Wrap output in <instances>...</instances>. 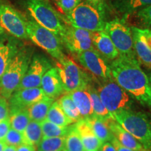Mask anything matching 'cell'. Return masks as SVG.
<instances>
[{
    "mask_svg": "<svg viewBox=\"0 0 151 151\" xmlns=\"http://www.w3.org/2000/svg\"><path fill=\"white\" fill-rule=\"evenodd\" d=\"M93 32L67 24L65 33L61 39L62 44L76 55L94 48L92 44Z\"/></svg>",
    "mask_w": 151,
    "mask_h": 151,
    "instance_id": "7c38bea8",
    "label": "cell"
},
{
    "mask_svg": "<svg viewBox=\"0 0 151 151\" xmlns=\"http://www.w3.org/2000/svg\"><path fill=\"white\" fill-rule=\"evenodd\" d=\"M9 117V105L8 99L0 94V121Z\"/></svg>",
    "mask_w": 151,
    "mask_h": 151,
    "instance_id": "d590c367",
    "label": "cell"
},
{
    "mask_svg": "<svg viewBox=\"0 0 151 151\" xmlns=\"http://www.w3.org/2000/svg\"><path fill=\"white\" fill-rule=\"evenodd\" d=\"M22 134L26 143L37 146L43 138L41 122L31 120Z\"/></svg>",
    "mask_w": 151,
    "mask_h": 151,
    "instance_id": "f1b7e54d",
    "label": "cell"
},
{
    "mask_svg": "<svg viewBox=\"0 0 151 151\" xmlns=\"http://www.w3.org/2000/svg\"><path fill=\"white\" fill-rule=\"evenodd\" d=\"M26 31L29 39L58 61L65 56L59 37L37 23L32 17L26 18Z\"/></svg>",
    "mask_w": 151,
    "mask_h": 151,
    "instance_id": "8992f818",
    "label": "cell"
},
{
    "mask_svg": "<svg viewBox=\"0 0 151 151\" xmlns=\"http://www.w3.org/2000/svg\"><path fill=\"white\" fill-rule=\"evenodd\" d=\"M58 103L61 107L62 111L68 118H70L73 122H76L82 119L79 111L76 106L72 98L69 93L64 94L58 100Z\"/></svg>",
    "mask_w": 151,
    "mask_h": 151,
    "instance_id": "4316f807",
    "label": "cell"
},
{
    "mask_svg": "<svg viewBox=\"0 0 151 151\" xmlns=\"http://www.w3.org/2000/svg\"><path fill=\"white\" fill-rule=\"evenodd\" d=\"M9 119L11 127L21 133H23L27 124L31 121L27 109L10 113Z\"/></svg>",
    "mask_w": 151,
    "mask_h": 151,
    "instance_id": "83f0119b",
    "label": "cell"
},
{
    "mask_svg": "<svg viewBox=\"0 0 151 151\" xmlns=\"http://www.w3.org/2000/svg\"><path fill=\"white\" fill-rule=\"evenodd\" d=\"M58 151H67V150H66V149H65V148H62V149H61V150H58Z\"/></svg>",
    "mask_w": 151,
    "mask_h": 151,
    "instance_id": "7dc6e473",
    "label": "cell"
},
{
    "mask_svg": "<svg viewBox=\"0 0 151 151\" xmlns=\"http://www.w3.org/2000/svg\"><path fill=\"white\" fill-rule=\"evenodd\" d=\"M106 122L108 124L109 129L113 136L119 141L120 144L124 147L137 151L145 150L142 145L113 118L108 119L106 120Z\"/></svg>",
    "mask_w": 151,
    "mask_h": 151,
    "instance_id": "e0dca14e",
    "label": "cell"
},
{
    "mask_svg": "<svg viewBox=\"0 0 151 151\" xmlns=\"http://www.w3.org/2000/svg\"><path fill=\"white\" fill-rule=\"evenodd\" d=\"M4 141L6 145L15 147H18L21 144L26 143L23 134L12 129L11 127L9 130Z\"/></svg>",
    "mask_w": 151,
    "mask_h": 151,
    "instance_id": "d6a6232c",
    "label": "cell"
},
{
    "mask_svg": "<svg viewBox=\"0 0 151 151\" xmlns=\"http://www.w3.org/2000/svg\"><path fill=\"white\" fill-rule=\"evenodd\" d=\"M144 151H150V150H145Z\"/></svg>",
    "mask_w": 151,
    "mask_h": 151,
    "instance_id": "c3c4849f",
    "label": "cell"
},
{
    "mask_svg": "<svg viewBox=\"0 0 151 151\" xmlns=\"http://www.w3.org/2000/svg\"><path fill=\"white\" fill-rule=\"evenodd\" d=\"M87 90H88L90 100H91L94 116L103 120H106L109 118H113L101 101L97 89L93 86L91 82L88 84Z\"/></svg>",
    "mask_w": 151,
    "mask_h": 151,
    "instance_id": "603a6c76",
    "label": "cell"
},
{
    "mask_svg": "<svg viewBox=\"0 0 151 151\" xmlns=\"http://www.w3.org/2000/svg\"><path fill=\"white\" fill-rule=\"evenodd\" d=\"M57 69L66 93L87 88L91 80L69 57L65 56L57 62Z\"/></svg>",
    "mask_w": 151,
    "mask_h": 151,
    "instance_id": "ba28073f",
    "label": "cell"
},
{
    "mask_svg": "<svg viewBox=\"0 0 151 151\" xmlns=\"http://www.w3.org/2000/svg\"><path fill=\"white\" fill-rule=\"evenodd\" d=\"M30 16L37 23L61 39L65 33L66 24L62 17L48 0H24Z\"/></svg>",
    "mask_w": 151,
    "mask_h": 151,
    "instance_id": "5b68a950",
    "label": "cell"
},
{
    "mask_svg": "<svg viewBox=\"0 0 151 151\" xmlns=\"http://www.w3.org/2000/svg\"><path fill=\"white\" fill-rule=\"evenodd\" d=\"M99 151H116V150L111 142H106L102 143Z\"/></svg>",
    "mask_w": 151,
    "mask_h": 151,
    "instance_id": "60d3db41",
    "label": "cell"
},
{
    "mask_svg": "<svg viewBox=\"0 0 151 151\" xmlns=\"http://www.w3.org/2000/svg\"><path fill=\"white\" fill-rule=\"evenodd\" d=\"M68 24L92 32L103 31L106 24V12L102 2L92 4L81 1L65 16Z\"/></svg>",
    "mask_w": 151,
    "mask_h": 151,
    "instance_id": "7a4b0ae2",
    "label": "cell"
},
{
    "mask_svg": "<svg viewBox=\"0 0 151 151\" xmlns=\"http://www.w3.org/2000/svg\"><path fill=\"white\" fill-rule=\"evenodd\" d=\"M53 99L46 96L27 108L30 120L41 122L46 120L50 106L54 102Z\"/></svg>",
    "mask_w": 151,
    "mask_h": 151,
    "instance_id": "cb8c5ba5",
    "label": "cell"
},
{
    "mask_svg": "<svg viewBox=\"0 0 151 151\" xmlns=\"http://www.w3.org/2000/svg\"><path fill=\"white\" fill-rule=\"evenodd\" d=\"M23 46L20 39L4 32L0 35V80L14 56Z\"/></svg>",
    "mask_w": 151,
    "mask_h": 151,
    "instance_id": "9a60e30c",
    "label": "cell"
},
{
    "mask_svg": "<svg viewBox=\"0 0 151 151\" xmlns=\"http://www.w3.org/2000/svg\"><path fill=\"white\" fill-rule=\"evenodd\" d=\"M82 0H54L56 6L65 16L71 13Z\"/></svg>",
    "mask_w": 151,
    "mask_h": 151,
    "instance_id": "836d02e7",
    "label": "cell"
},
{
    "mask_svg": "<svg viewBox=\"0 0 151 151\" xmlns=\"http://www.w3.org/2000/svg\"><path fill=\"white\" fill-rule=\"evenodd\" d=\"M16 151H36V147L28 143H23L16 147Z\"/></svg>",
    "mask_w": 151,
    "mask_h": 151,
    "instance_id": "ab89813d",
    "label": "cell"
},
{
    "mask_svg": "<svg viewBox=\"0 0 151 151\" xmlns=\"http://www.w3.org/2000/svg\"><path fill=\"white\" fill-rule=\"evenodd\" d=\"M131 29L136 58L139 63L151 68V49L143 39L140 28L132 27Z\"/></svg>",
    "mask_w": 151,
    "mask_h": 151,
    "instance_id": "ffe728a7",
    "label": "cell"
},
{
    "mask_svg": "<svg viewBox=\"0 0 151 151\" xmlns=\"http://www.w3.org/2000/svg\"><path fill=\"white\" fill-rule=\"evenodd\" d=\"M0 24L4 31L18 39H28L26 18L7 4H0Z\"/></svg>",
    "mask_w": 151,
    "mask_h": 151,
    "instance_id": "8fae6325",
    "label": "cell"
},
{
    "mask_svg": "<svg viewBox=\"0 0 151 151\" xmlns=\"http://www.w3.org/2000/svg\"><path fill=\"white\" fill-rule=\"evenodd\" d=\"M3 151H16V147L6 145Z\"/></svg>",
    "mask_w": 151,
    "mask_h": 151,
    "instance_id": "b9f144b4",
    "label": "cell"
},
{
    "mask_svg": "<svg viewBox=\"0 0 151 151\" xmlns=\"http://www.w3.org/2000/svg\"><path fill=\"white\" fill-rule=\"evenodd\" d=\"M10 129L11 124L9 118L0 121V141H4L6 136Z\"/></svg>",
    "mask_w": 151,
    "mask_h": 151,
    "instance_id": "8d00e7d4",
    "label": "cell"
},
{
    "mask_svg": "<svg viewBox=\"0 0 151 151\" xmlns=\"http://www.w3.org/2000/svg\"><path fill=\"white\" fill-rule=\"evenodd\" d=\"M50 68L52 64L46 56L41 54L33 55L27 72L16 90L40 88L43 76Z\"/></svg>",
    "mask_w": 151,
    "mask_h": 151,
    "instance_id": "4fadbf2b",
    "label": "cell"
},
{
    "mask_svg": "<svg viewBox=\"0 0 151 151\" xmlns=\"http://www.w3.org/2000/svg\"><path fill=\"white\" fill-rule=\"evenodd\" d=\"M5 146H6V144L4 141H0V151H3Z\"/></svg>",
    "mask_w": 151,
    "mask_h": 151,
    "instance_id": "ee69618b",
    "label": "cell"
},
{
    "mask_svg": "<svg viewBox=\"0 0 151 151\" xmlns=\"http://www.w3.org/2000/svg\"><path fill=\"white\" fill-rule=\"evenodd\" d=\"M140 32L144 41L151 49V29H140Z\"/></svg>",
    "mask_w": 151,
    "mask_h": 151,
    "instance_id": "74e56055",
    "label": "cell"
},
{
    "mask_svg": "<svg viewBox=\"0 0 151 151\" xmlns=\"http://www.w3.org/2000/svg\"><path fill=\"white\" fill-rule=\"evenodd\" d=\"M147 76H148V79H149V81H150V85H151V71L148 73V74H147Z\"/></svg>",
    "mask_w": 151,
    "mask_h": 151,
    "instance_id": "f6af8a7d",
    "label": "cell"
},
{
    "mask_svg": "<svg viewBox=\"0 0 151 151\" xmlns=\"http://www.w3.org/2000/svg\"><path fill=\"white\" fill-rule=\"evenodd\" d=\"M86 120L92 128L94 134L97 136L101 143L111 142L113 136L109 129L106 120H103L94 116Z\"/></svg>",
    "mask_w": 151,
    "mask_h": 151,
    "instance_id": "d4e9b609",
    "label": "cell"
},
{
    "mask_svg": "<svg viewBox=\"0 0 151 151\" xmlns=\"http://www.w3.org/2000/svg\"><path fill=\"white\" fill-rule=\"evenodd\" d=\"M33 49L22 46L13 58L0 80V94L7 99L16 91L29 67Z\"/></svg>",
    "mask_w": 151,
    "mask_h": 151,
    "instance_id": "277c9868",
    "label": "cell"
},
{
    "mask_svg": "<svg viewBox=\"0 0 151 151\" xmlns=\"http://www.w3.org/2000/svg\"><path fill=\"white\" fill-rule=\"evenodd\" d=\"M104 31L108 35L119 52V55L136 58L132 29L124 20L116 18L106 22Z\"/></svg>",
    "mask_w": 151,
    "mask_h": 151,
    "instance_id": "9c48e42d",
    "label": "cell"
},
{
    "mask_svg": "<svg viewBox=\"0 0 151 151\" xmlns=\"http://www.w3.org/2000/svg\"><path fill=\"white\" fill-rule=\"evenodd\" d=\"M46 120L62 127H66L74 123L70 118L66 116L58 101H54L50 106Z\"/></svg>",
    "mask_w": 151,
    "mask_h": 151,
    "instance_id": "484cf974",
    "label": "cell"
},
{
    "mask_svg": "<svg viewBox=\"0 0 151 151\" xmlns=\"http://www.w3.org/2000/svg\"><path fill=\"white\" fill-rule=\"evenodd\" d=\"M92 44L96 50L107 60L112 61L119 57L118 50L110 37L104 30L93 32Z\"/></svg>",
    "mask_w": 151,
    "mask_h": 151,
    "instance_id": "ac0fdd59",
    "label": "cell"
},
{
    "mask_svg": "<svg viewBox=\"0 0 151 151\" xmlns=\"http://www.w3.org/2000/svg\"><path fill=\"white\" fill-rule=\"evenodd\" d=\"M111 143H112L113 146L115 147L116 151H137L134 150H132V149L128 148L127 147L123 146L122 144H120V143H119V141L117 140L114 137H113V139H111Z\"/></svg>",
    "mask_w": 151,
    "mask_h": 151,
    "instance_id": "f35d334b",
    "label": "cell"
},
{
    "mask_svg": "<svg viewBox=\"0 0 151 151\" xmlns=\"http://www.w3.org/2000/svg\"><path fill=\"white\" fill-rule=\"evenodd\" d=\"M136 16L141 24L146 27H151V5L136 12Z\"/></svg>",
    "mask_w": 151,
    "mask_h": 151,
    "instance_id": "e575fe53",
    "label": "cell"
},
{
    "mask_svg": "<svg viewBox=\"0 0 151 151\" xmlns=\"http://www.w3.org/2000/svg\"><path fill=\"white\" fill-rule=\"evenodd\" d=\"M76 57L79 63L100 83L113 79L108 60L101 55L95 48L81 52L76 55Z\"/></svg>",
    "mask_w": 151,
    "mask_h": 151,
    "instance_id": "30bf717a",
    "label": "cell"
},
{
    "mask_svg": "<svg viewBox=\"0 0 151 151\" xmlns=\"http://www.w3.org/2000/svg\"><path fill=\"white\" fill-rule=\"evenodd\" d=\"M97 89L101 101L111 116L118 111L132 109L134 99L113 79L100 83Z\"/></svg>",
    "mask_w": 151,
    "mask_h": 151,
    "instance_id": "52a82bcc",
    "label": "cell"
},
{
    "mask_svg": "<svg viewBox=\"0 0 151 151\" xmlns=\"http://www.w3.org/2000/svg\"><path fill=\"white\" fill-rule=\"evenodd\" d=\"M65 148L67 151H86L74 124H72L70 131L65 137Z\"/></svg>",
    "mask_w": 151,
    "mask_h": 151,
    "instance_id": "1f68e13d",
    "label": "cell"
},
{
    "mask_svg": "<svg viewBox=\"0 0 151 151\" xmlns=\"http://www.w3.org/2000/svg\"><path fill=\"white\" fill-rule=\"evenodd\" d=\"M72 124L66 127H62L47 120H43L42 122H41L43 138L66 137L70 131Z\"/></svg>",
    "mask_w": 151,
    "mask_h": 151,
    "instance_id": "f546056e",
    "label": "cell"
},
{
    "mask_svg": "<svg viewBox=\"0 0 151 151\" xmlns=\"http://www.w3.org/2000/svg\"><path fill=\"white\" fill-rule=\"evenodd\" d=\"M111 4L119 14L129 16L151 5V0H111Z\"/></svg>",
    "mask_w": 151,
    "mask_h": 151,
    "instance_id": "7402d4cb",
    "label": "cell"
},
{
    "mask_svg": "<svg viewBox=\"0 0 151 151\" xmlns=\"http://www.w3.org/2000/svg\"><path fill=\"white\" fill-rule=\"evenodd\" d=\"M65 137L42 138L37 146V151H58L65 148Z\"/></svg>",
    "mask_w": 151,
    "mask_h": 151,
    "instance_id": "4dcf8cb0",
    "label": "cell"
},
{
    "mask_svg": "<svg viewBox=\"0 0 151 151\" xmlns=\"http://www.w3.org/2000/svg\"><path fill=\"white\" fill-rule=\"evenodd\" d=\"M41 88L47 97L55 99L66 93L56 67L50 68L43 76Z\"/></svg>",
    "mask_w": 151,
    "mask_h": 151,
    "instance_id": "2e32d148",
    "label": "cell"
},
{
    "mask_svg": "<svg viewBox=\"0 0 151 151\" xmlns=\"http://www.w3.org/2000/svg\"><path fill=\"white\" fill-rule=\"evenodd\" d=\"M69 94L72 98L82 119L87 120L94 116L91 100L87 88L75 90L69 92Z\"/></svg>",
    "mask_w": 151,
    "mask_h": 151,
    "instance_id": "44dd1931",
    "label": "cell"
},
{
    "mask_svg": "<svg viewBox=\"0 0 151 151\" xmlns=\"http://www.w3.org/2000/svg\"><path fill=\"white\" fill-rule=\"evenodd\" d=\"M109 65L113 80L140 104L151 108V85L137 58L119 55Z\"/></svg>",
    "mask_w": 151,
    "mask_h": 151,
    "instance_id": "6da1fadb",
    "label": "cell"
},
{
    "mask_svg": "<svg viewBox=\"0 0 151 151\" xmlns=\"http://www.w3.org/2000/svg\"><path fill=\"white\" fill-rule=\"evenodd\" d=\"M4 32H5V31H4V30L2 27H1V24H0V35H1V34H3Z\"/></svg>",
    "mask_w": 151,
    "mask_h": 151,
    "instance_id": "bcb514c9",
    "label": "cell"
},
{
    "mask_svg": "<svg viewBox=\"0 0 151 151\" xmlns=\"http://www.w3.org/2000/svg\"><path fill=\"white\" fill-rule=\"evenodd\" d=\"M45 97L41 87L16 90L8 99L9 113L29 108Z\"/></svg>",
    "mask_w": 151,
    "mask_h": 151,
    "instance_id": "5bb4252c",
    "label": "cell"
},
{
    "mask_svg": "<svg viewBox=\"0 0 151 151\" xmlns=\"http://www.w3.org/2000/svg\"><path fill=\"white\" fill-rule=\"evenodd\" d=\"M86 1L92 4H99L102 2L103 0H86Z\"/></svg>",
    "mask_w": 151,
    "mask_h": 151,
    "instance_id": "7bdbcfd3",
    "label": "cell"
},
{
    "mask_svg": "<svg viewBox=\"0 0 151 151\" xmlns=\"http://www.w3.org/2000/svg\"><path fill=\"white\" fill-rule=\"evenodd\" d=\"M75 127L80 135L86 151H99L102 143L94 134L89 124L84 119L74 123Z\"/></svg>",
    "mask_w": 151,
    "mask_h": 151,
    "instance_id": "d6986e66",
    "label": "cell"
},
{
    "mask_svg": "<svg viewBox=\"0 0 151 151\" xmlns=\"http://www.w3.org/2000/svg\"><path fill=\"white\" fill-rule=\"evenodd\" d=\"M113 118L142 145L151 151V117L146 113L132 109L113 113Z\"/></svg>",
    "mask_w": 151,
    "mask_h": 151,
    "instance_id": "3957f363",
    "label": "cell"
}]
</instances>
